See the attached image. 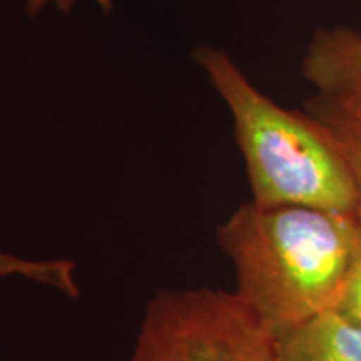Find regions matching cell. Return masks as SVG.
<instances>
[{"label": "cell", "instance_id": "8992f818", "mask_svg": "<svg viewBox=\"0 0 361 361\" xmlns=\"http://www.w3.org/2000/svg\"><path fill=\"white\" fill-rule=\"evenodd\" d=\"M12 276L51 288L71 300L80 296L78 266L71 259H30L0 251V278Z\"/></svg>", "mask_w": 361, "mask_h": 361}, {"label": "cell", "instance_id": "52a82bcc", "mask_svg": "<svg viewBox=\"0 0 361 361\" xmlns=\"http://www.w3.org/2000/svg\"><path fill=\"white\" fill-rule=\"evenodd\" d=\"M305 112L322 126V129L348 162L356 184V196H358L356 218L361 223V123L340 114L316 97L306 104Z\"/></svg>", "mask_w": 361, "mask_h": 361}, {"label": "cell", "instance_id": "5b68a950", "mask_svg": "<svg viewBox=\"0 0 361 361\" xmlns=\"http://www.w3.org/2000/svg\"><path fill=\"white\" fill-rule=\"evenodd\" d=\"M279 361H361V328L329 311L276 340Z\"/></svg>", "mask_w": 361, "mask_h": 361}, {"label": "cell", "instance_id": "ba28073f", "mask_svg": "<svg viewBox=\"0 0 361 361\" xmlns=\"http://www.w3.org/2000/svg\"><path fill=\"white\" fill-rule=\"evenodd\" d=\"M338 313L345 316L348 322L361 328V236L356 247L353 263L346 279L345 291H343Z\"/></svg>", "mask_w": 361, "mask_h": 361}, {"label": "cell", "instance_id": "3957f363", "mask_svg": "<svg viewBox=\"0 0 361 361\" xmlns=\"http://www.w3.org/2000/svg\"><path fill=\"white\" fill-rule=\"evenodd\" d=\"M130 361H279L276 340L236 293L159 291L144 311Z\"/></svg>", "mask_w": 361, "mask_h": 361}, {"label": "cell", "instance_id": "9c48e42d", "mask_svg": "<svg viewBox=\"0 0 361 361\" xmlns=\"http://www.w3.org/2000/svg\"><path fill=\"white\" fill-rule=\"evenodd\" d=\"M80 0H25V11L30 16H37L45 7H54L61 12H71L74 6H78ZM101 8L102 12H109L112 8V0H90Z\"/></svg>", "mask_w": 361, "mask_h": 361}, {"label": "cell", "instance_id": "277c9868", "mask_svg": "<svg viewBox=\"0 0 361 361\" xmlns=\"http://www.w3.org/2000/svg\"><path fill=\"white\" fill-rule=\"evenodd\" d=\"M303 74L316 99L361 123V34L350 27L319 29L306 49Z\"/></svg>", "mask_w": 361, "mask_h": 361}, {"label": "cell", "instance_id": "7a4b0ae2", "mask_svg": "<svg viewBox=\"0 0 361 361\" xmlns=\"http://www.w3.org/2000/svg\"><path fill=\"white\" fill-rule=\"evenodd\" d=\"M194 59L231 112L251 201L356 216L348 162L313 117L271 101L219 49L204 45Z\"/></svg>", "mask_w": 361, "mask_h": 361}, {"label": "cell", "instance_id": "6da1fadb", "mask_svg": "<svg viewBox=\"0 0 361 361\" xmlns=\"http://www.w3.org/2000/svg\"><path fill=\"white\" fill-rule=\"evenodd\" d=\"M361 236L353 214L247 201L219 226L236 293L274 340L340 306Z\"/></svg>", "mask_w": 361, "mask_h": 361}]
</instances>
